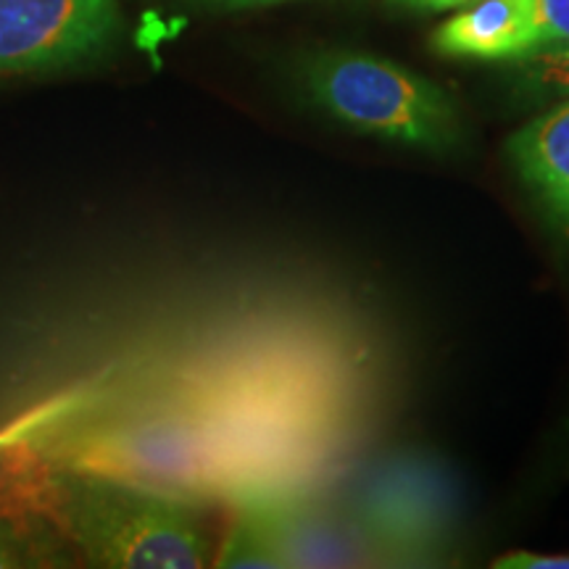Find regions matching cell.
<instances>
[{"label":"cell","instance_id":"cell-11","mask_svg":"<svg viewBox=\"0 0 569 569\" xmlns=\"http://www.w3.org/2000/svg\"><path fill=\"white\" fill-rule=\"evenodd\" d=\"M234 522L219 546L213 567H280V559L261 530L259 519L243 507H234Z\"/></svg>","mask_w":569,"mask_h":569},{"label":"cell","instance_id":"cell-8","mask_svg":"<svg viewBox=\"0 0 569 569\" xmlns=\"http://www.w3.org/2000/svg\"><path fill=\"white\" fill-rule=\"evenodd\" d=\"M540 46L538 0H472L432 32L448 59L515 61Z\"/></svg>","mask_w":569,"mask_h":569},{"label":"cell","instance_id":"cell-7","mask_svg":"<svg viewBox=\"0 0 569 569\" xmlns=\"http://www.w3.org/2000/svg\"><path fill=\"white\" fill-rule=\"evenodd\" d=\"M519 182L569 248V98L551 103L507 140Z\"/></svg>","mask_w":569,"mask_h":569},{"label":"cell","instance_id":"cell-10","mask_svg":"<svg viewBox=\"0 0 569 569\" xmlns=\"http://www.w3.org/2000/svg\"><path fill=\"white\" fill-rule=\"evenodd\" d=\"M511 80L525 101L557 103L569 98V40L546 42L511 61Z\"/></svg>","mask_w":569,"mask_h":569},{"label":"cell","instance_id":"cell-14","mask_svg":"<svg viewBox=\"0 0 569 569\" xmlns=\"http://www.w3.org/2000/svg\"><path fill=\"white\" fill-rule=\"evenodd\" d=\"M390 3L403 6V9L415 11H451V9H465L472 0H390Z\"/></svg>","mask_w":569,"mask_h":569},{"label":"cell","instance_id":"cell-5","mask_svg":"<svg viewBox=\"0 0 569 569\" xmlns=\"http://www.w3.org/2000/svg\"><path fill=\"white\" fill-rule=\"evenodd\" d=\"M351 517L372 540L380 565L396 559H427L438 551L448 519L443 475L422 467L390 465L377 469L356 496Z\"/></svg>","mask_w":569,"mask_h":569},{"label":"cell","instance_id":"cell-3","mask_svg":"<svg viewBox=\"0 0 569 569\" xmlns=\"http://www.w3.org/2000/svg\"><path fill=\"white\" fill-rule=\"evenodd\" d=\"M301 80L315 106L351 130L432 153L453 151L465 140L453 98L396 61L322 51L303 63Z\"/></svg>","mask_w":569,"mask_h":569},{"label":"cell","instance_id":"cell-2","mask_svg":"<svg viewBox=\"0 0 569 569\" xmlns=\"http://www.w3.org/2000/svg\"><path fill=\"white\" fill-rule=\"evenodd\" d=\"M0 490L40 511L88 567L198 569L211 565L206 503L53 465L27 448L6 453Z\"/></svg>","mask_w":569,"mask_h":569},{"label":"cell","instance_id":"cell-6","mask_svg":"<svg viewBox=\"0 0 569 569\" xmlns=\"http://www.w3.org/2000/svg\"><path fill=\"white\" fill-rule=\"evenodd\" d=\"M259 519L280 567L380 565L372 540L351 515L322 507L311 490H274L232 501Z\"/></svg>","mask_w":569,"mask_h":569},{"label":"cell","instance_id":"cell-1","mask_svg":"<svg viewBox=\"0 0 569 569\" xmlns=\"http://www.w3.org/2000/svg\"><path fill=\"white\" fill-rule=\"evenodd\" d=\"M21 448L53 465L109 475L188 501L230 498L222 448L206 417L172 390L134 375L30 432Z\"/></svg>","mask_w":569,"mask_h":569},{"label":"cell","instance_id":"cell-9","mask_svg":"<svg viewBox=\"0 0 569 569\" xmlns=\"http://www.w3.org/2000/svg\"><path fill=\"white\" fill-rule=\"evenodd\" d=\"M74 551L40 511L0 490V569L71 567Z\"/></svg>","mask_w":569,"mask_h":569},{"label":"cell","instance_id":"cell-12","mask_svg":"<svg viewBox=\"0 0 569 569\" xmlns=\"http://www.w3.org/2000/svg\"><path fill=\"white\" fill-rule=\"evenodd\" d=\"M540 42L569 40V0H538Z\"/></svg>","mask_w":569,"mask_h":569},{"label":"cell","instance_id":"cell-15","mask_svg":"<svg viewBox=\"0 0 569 569\" xmlns=\"http://www.w3.org/2000/svg\"><path fill=\"white\" fill-rule=\"evenodd\" d=\"M206 6H219V9H251V6L282 3V0H201Z\"/></svg>","mask_w":569,"mask_h":569},{"label":"cell","instance_id":"cell-13","mask_svg":"<svg viewBox=\"0 0 569 569\" xmlns=\"http://www.w3.org/2000/svg\"><path fill=\"white\" fill-rule=\"evenodd\" d=\"M496 569H569V553L511 551L493 561Z\"/></svg>","mask_w":569,"mask_h":569},{"label":"cell","instance_id":"cell-16","mask_svg":"<svg viewBox=\"0 0 569 569\" xmlns=\"http://www.w3.org/2000/svg\"><path fill=\"white\" fill-rule=\"evenodd\" d=\"M3 469H6V453H0V480H3Z\"/></svg>","mask_w":569,"mask_h":569},{"label":"cell","instance_id":"cell-4","mask_svg":"<svg viewBox=\"0 0 569 569\" xmlns=\"http://www.w3.org/2000/svg\"><path fill=\"white\" fill-rule=\"evenodd\" d=\"M117 24V0H0V77L90 59Z\"/></svg>","mask_w":569,"mask_h":569}]
</instances>
